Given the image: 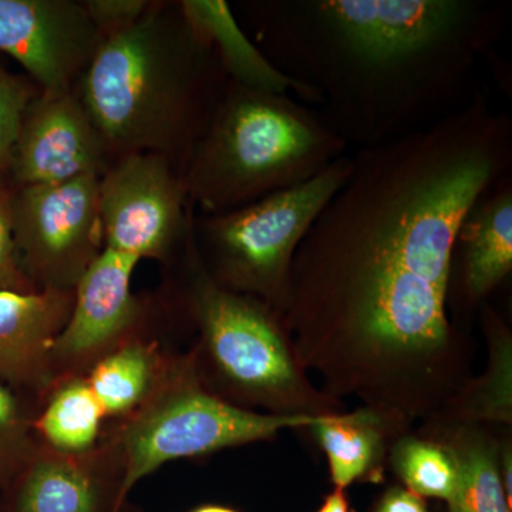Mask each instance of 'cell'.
<instances>
[{
    "label": "cell",
    "mask_w": 512,
    "mask_h": 512,
    "mask_svg": "<svg viewBox=\"0 0 512 512\" xmlns=\"http://www.w3.org/2000/svg\"><path fill=\"white\" fill-rule=\"evenodd\" d=\"M352 157L293 256L282 320L326 396L414 427L473 377V338L448 309L451 254L467 212L512 174V117L476 90L431 126Z\"/></svg>",
    "instance_id": "cell-1"
},
{
    "label": "cell",
    "mask_w": 512,
    "mask_h": 512,
    "mask_svg": "<svg viewBox=\"0 0 512 512\" xmlns=\"http://www.w3.org/2000/svg\"><path fill=\"white\" fill-rule=\"evenodd\" d=\"M247 9L256 46L319 93L320 116L357 150L463 106L512 10L494 0H269Z\"/></svg>",
    "instance_id": "cell-2"
},
{
    "label": "cell",
    "mask_w": 512,
    "mask_h": 512,
    "mask_svg": "<svg viewBox=\"0 0 512 512\" xmlns=\"http://www.w3.org/2000/svg\"><path fill=\"white\" fill-rule=\"evenodd\" d=\"M227 83L178 2H153L133 26L101 37L74 92L113 160L157 153L183 174Z\"/></svg>",
    "instance_id": "cell-3"
},
{
    "label": "cell",
    "mask_w": 512,
    "mask_h": 512,
    "mask_svg": "<svg viewBox=\"0 0 512 512\" xmlns=\"http://www.w3.org/2000/svg\"><path fill=\"white\" fill-rule=\"evenodd\" d=\"M349 148L313 107L228 80L181 180L195 214H222L312 180Z\"/></svg>",
    "instance_id": "cell-4"
},
{
    "label": "cell",
    "mask_w": 512,
    "mask_h": 512,
    "mask_svg": "<svg viewBox=\"0 0 512 512\" xmlns=\"http://www.w3.org/2000/svg\"><path fill=\"white\" fill-rule=\"evenodd\" d=\"M185 256V309L200 333L192 356L208 392L271 416L348 412V404L326 396L299 365L279 313L218 285L201 264L192 235Z\"/></svg>",
    "instance_id": "cell-5"
},
{
    "label": "cell",
    "mask_w": 512,
    "mask_h": 512,
    "mask_svg": "<svg viewBox=\"0 0 512 512\" xmlns=\"http://www.w3.org/2000/svg\"><path fill=\"white\" fill-rule=\"evenodd\" d=\"M315 420L251 412L225 402L205 389L191 353L170 360L156 392L100 447L127 501L138 481L170 461L271 440L284 430H306Z\"/></svg>",
    "instance_id": "cell-6"
},
{
    "label": "cell",
    "mask_w": 512,
    "mask_h": 512,
    "mask_svg": "<svg viewBox=\"0 0 512 512\" xmlns=\"http://www.w3.org/2000/svg\"><path fill=\"white\" fill-rule=\"evenodd\" d=\"M352 167L345 154L306 183L237 210L195 214L192 239L205 271L222 288L284 315L293 256Z\"/></svg>",
    "instance_id": "cell-7"
},
{
    "label": "cell",
    "mask_w": 512,
    "mask_h": 512,
    "mask_svg": "<svg viewBox=\"0 0 512 512\" xmlns=\"http://www.w3.org/2000/svg\"><path fill=\"white\" fill-rule=\"evenodd\" d=\"M97 175L56 185L10 188L20 264L39 291H74L104 249Z\"/></svg>",
    "instance_id": "cell-8"
},
{
    "label": "cell",
    "mask_w": 512,
    "mask_h": 512,
    "mask_svg": "<svg viewBox=\"0 0 512 512\" xmlns=\"http://www.w3.org/2000/svg\"><path fill=\"white\" fill-rule=\"evenodd\" d=\"M99 212L104 248L161 262L187 247L195 215L180 171L157 153L111 163L100 177Z\"/></svg>",
    "instance_id": "cell-9"
},
{
    "label": "cell",
    "mask_w": 512,
    "mask_h": 512,
    "mask_svg": "<svg viewBox=\"0 0 512 512\" xmlns=\"http://www.w3.org/2000/svg\"><path fill=\"white\" fill-rule=\"evenodd\" d=\"M138 262L104 248L77 282L72 313L50 353L55 382L83 376L104 356L140 338L147 308L131 288Z\"/></svg>",
    "instance_id": "cell-10"
},
{
    "label": "cell",
    "mask_w": 512,
    "mask_h": 512,
    "mask_svg": "<svg viewBox=\"0 0 512 512\" xmlns=\"http://www.w3.org/2000/svg\"><path fill=\"white\" fill-rule=\"evenodd\" d=\"M101 42L74 0H0V52L47 94L74 92Z\"/></svg>",
    "instance_id": "cell-11"
},
{
    "label": "cell",
    "mask_w": 512,
    "mask_h": 512,
    "mask_svg": "<svg viewBox=\"0 0 512 512\" xmlns=\"http://www.w3.org/2000/svg\"><path fill=\"white\" fill-rule=\"evenodd\" d=\"M113 161L76 92H40L23 114L8 185H56L84 175L101 177Z\"/></svg>",
    "instance_id": "cell-12"
},
{
    "label": "cell",
    "mask_w": 512,
    "mask_h": 512,
    "mask_svg": "<svg viewBox=\"0 0 512 512\" xmlns=\"http://www.w3.org/2000/svg\"><path fill=\"white\" fill-rule=\"evenodd\" d=\"M511 271L512 174L485 192L457 229L448 282L454 322L467 328L461 319L480 311Z\"/></svg>",
    "instance_id": "cell-13"
},
{
    "label": "cell",
    "mask_w": 512,
    "mask_h": 512,
    "mask_svg": "<svg viewBox=\"0 0 512 512\" xmlns=\"http://www.w3.org/2000/svg\"><path fill=\"white\" fill-rule=\"evenodd\" d=\"M6 512H126L117 471L103 448L82 456L43 446L3 491Z\"/></svg>",
    "instance_id": "cell-14"
},
{
    "label": "cell",
    "mask_w": 512,
    "mask_h": 512,
    "mask_svg": "<svg viewBox=\"0 0 512 512\" xmlns=\"http://www.w3.org/2000/svg\"><path fill=\"white\" fill-rule=\"evenodd\" d=\"M73 301L74 291L0 292V383L39 396L55 386L50 353Z\"/></svg>",
    "instance_id": "cell-15"
},
{
    "label": "cell",
    "mask_w": 512,
    "mask_h": 512,
    "mask_svg": "<svg viewBox=\"0 0 512 512\" xmlns=\"http://www.w3.org/2000/svg\"><path fill=\"white\" fill-rule=\"evenodd\" d=\"M188 25L217 56L228 80L258 92L282 94L318 110L322 99L308 84L281 72L247 35L224 0L178 2Z\"/></svg>",
    "instance_id": "cell-16"
},
{
    "label": "cell",
    "mask_w": 512,
    "mask_h": 512,
    "mask_svg": "<svg viewBox=\"0 0 512 512\" xmlns=\"http://www.w3.org/2000/svg\"><path fill=\"white\" fill-rule=\"evenodd\" d=\"M306 430L328 458L333 485L346 490L355 483H382L390 448L413 427L393 414L357 406L316 417Z\"/></svg>",
    "instance_id": "cell-17"
},
{
    "label": "cell",
    "mask_w": 512,
    "mask_h": 512,
    "mask_svg": "<svg viewBox=\"0 0 512 512\" xmlns=\"http://www.w3.org/2000/svg\"><path fill=\"white\" fill-rule=\"evenodd\" d=\"M483 424L426 421L419 431L447 447L457 468L448 512H511L500 476V439Z\"/></svg>",
    "instance_id": "cell-18"
},
{
    "label": "cell",
    "mask_w": 512,
    "mask_h": 512,
    "mask_svg": "<svg viewBox=\"0 0 512 512\" xmlns=\"http://www.w3.org/2000/svg\"><path fill=\"white\" fill-rule=\"evenodd\" d=\"M481 325L487 340L488 362L481 376H473L437 419L483 426L512 424V333L500 312L484 303ZM433 421V420H430Z\"/></svg>",
    "instance_id": "cell-19"
},
{
    "label": "cell",
    "mask_w": 512,
    "mask_h": 512,
    "mask_svg": "<svg viewBox=\"0 0 512 512\" xmlns=\"http://www.w3.org/2000/svg\"><path fill=\"white\" fill-rule=\"evenodd\" d=\"M168 365L156 342L137 338L104 356L84 377L106 416H128L156 392Z\"/></svg>",
    "instance_id": "cell-20"
},
{
    "label": "cell",
    "mask_w": 512,
    "mask_h": 512,
    "mask_svg": "<svg viewBox=\"0 0 512 512\" xmlns=\"http://www.w3.org/2000/svg\"><path fill=\"white\" fill-rule=\"evenodd\" d=\"M104 417L86 377H66L47 392L46 402L36 414L37 439L57 453L82 456L97 447Z\"/></svg>",
    "instance_id": "cell-21"
},
{
    "label": "cell",
    "mask_w": 512,
    "mask_h": 512,
    "mask_svg": "<svg viewBox=\"0 0 512 512\" xmlns=\"http://www.w3.org/2000/svg\"><path fill=\"white\" fill-rule=\"evenodd\" d=\"M387 464L403 487L424 498L450 503L457 485V468L450 451L439 440L409 431L394 441Z\"/></svg>",
    "instance_id": "cell-22"
},
{
    "label": "cell",
    "mask_w": 512,
    "mask_h": 512,
    "mask_svg": "<svg viewBox=\"0 0 512 512\" xmlns=\"http://www.w3.org/2000/svg\"><path fill=\"white\" fill-rule=\"evenodd\" d=\"M35 417L22 394L0 383V493L8 490L42 447Z\"/></svg>",
    "instance_id": "cell-23"
},
{
    "label": "cell",
    "mask_w": 512,
    "mask_h": 512,
    "mask_svg": "<svg viewBox=\"0 0 512 512\" xmlns=\"http://www.w3.org/2000/svg\"><path fill=\"white\" fill-rule=\"evenodd\" d=\"M40 89L26 74L9 72L0 66V184L8 185L10 161L20 123Z\"/></svg>",
    "instance_id": "cell-24"
},
{
    "label": "cell",
    "mask_w": 512,
    "mask_h": 512,
    "mask_svg": "<svg viewBox=\"0 0 512 512\" xmlns=\"http://www.w3.org/2000/svg\"><path fill=\"white\" fill-rule=\"evenodd\" d=\"M39 291L20 264L10 220V187L0 184V292Z\"/></svg>",
    "instance_id": "cell-25"
},
{
    "label": "cell",
    "mask_w": 512,
    "mask_h": 512,
    "mask_svg": "<svg viewBox=\"0 0 512 512\" xmlns=\"http://www.w3.org/2000/svg\"><path fill=\"white\" fill-rule=\"evenodd\" d=\"M150 0H84L87 15L101 37L130 28L146 15Z\"/></svg>",
    "instance_id": "cell-26"
},
{
    "label": "cell",
    "mask_w": 512,
    "mask_h": 512,
    "mask_svg": "<svg viewBox=\"0 0 512 512\" xmlns=\"http://www.w3.org/2000/svg\"><path fill=\"white\" fill-rule=\"evenodd\" d=\"M373 512H430L426 500L404 487H390L377 501Z\"/></svg>",
    "instance_id": "cell-27"
},
{
    "label": "cell",
    "mask_w": 512,
    "mask_h": 512,
    "mask_svg": "<svg viewBox=\"0 0 512 512\" xmlns=\"http://www.w3.org/2000/svg\"><path fill=\"white\" fill-rule=\"evenodd\" d=\"M500 476L508 504L512 507V447L511 437L500 441Z\"/></svg>",
    "instance_id": "cell-28"
},
{
    "label": "cell",
    "mask_w": 512,
    "mask_h": 512,
    "mask_svg": "<svg viewBox=\"0 0 512 512\" xmlns=\"http://www.w3.org/2000/svg\"><path fill=\"white\" fill-rule=\"evenodd\" d=\"M345 491L346 490L335 488V490L325 498L318 512H355V510L350 507Z\"/></svg>",
    "instance_id": "cell-29"
},
{
    "label": "cell",
    "mask_w": 512,
    "mask_h": 512,
    "mask_svg": "<svg viewBox=\"0 0 512 512\" xmlns=\"http://www.w3.org/2000/svg\"><path fill=\"white\" fill-rule=\"evenodd\" d=\"M191 512H238L234 508L225 507V505L208 504L195 508Z\"/></svg>",
    "instance_id": "cell-30"
},
{
    "label": "cell",
    "mask_w": 512,
    "mask_h": 512,
    "mask_svg": "<svg viewBox=\"0 0 512 512\" xmlns=\"http://www.w3.org/2000/svg\"><path fill=\"white\" fill-rule=\"evenodd\" d=\"M0 512H6L5 510H3L2 505H0Z\"/></svg>",
    "instance_id": "cell-31"
}]
</instances>
